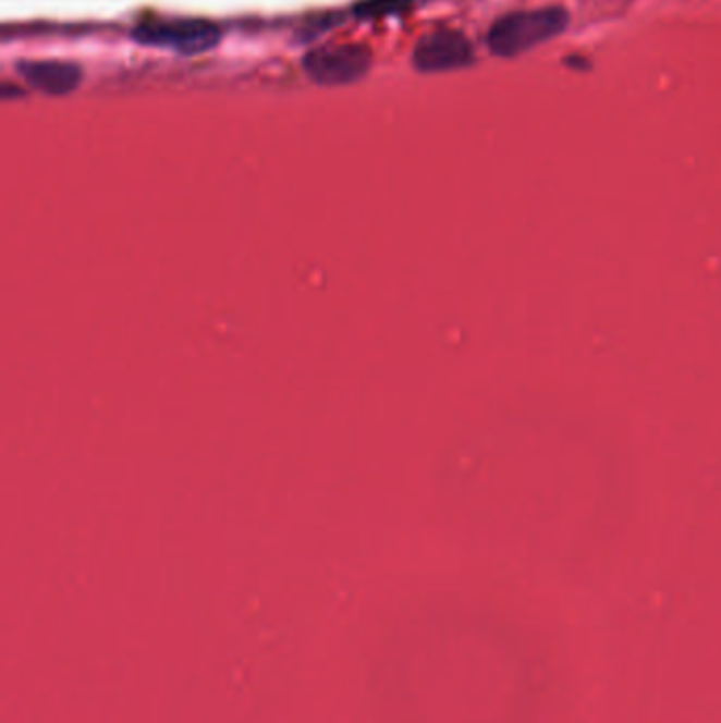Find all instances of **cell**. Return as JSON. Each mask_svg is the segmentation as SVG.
<instances>
[{
  "instance_id": "1",
  "label": "cell",
  "mask_w": 721,
  "mask_h": 723,
  "mask_svg": "<svg viewBox=\"0 0 721 723\" xmlns=\"http://www.w3.org/2000/svg\"><path fill=\"white\" fill-rule=\"evenodd\" d=\"M570 24V15L561 7H541L508 13L489 28L487 45L491 53L502 58L521 56L550 38L559 37Z\"/></svg>"
},
{
  "instance_id": "2",
  "label": "cell",
  "mask_w": 721,
  "mask_h": 723,
  "mask_svg": "<svg viewBox=\"0 0 721 723\" xmlns=\"http://www.w3.org/2000/svg\"><path fill=\"white\" fill-rule=\"evenodd\" d=\"M134 38L143 45L195 56L212 49L220 33L206 20H150L134 30Z\"/></svg>"
},
{
  "instance_id": "3",
  "label": "cell",
  "mask_w": 721,
  "mask_h": 723,
  "mask_svg": "<svg viewBox=\"0 0 721 723\" xmlns=\"http://www.w3.org/2000/svg\"><path fill=\"white\" fill-rule=\"evenodd\" d=\"M303 69L316 83L347 85L356 83L370 69V53L358 45L314 49L303 58Z\"/></svg>"
},
{
  "instance_id": "4",
  "label": "cell",
  "mask_w": 721,
  "mask_h": 723,
  "mask_svg": "<svg viewBox=\"0 0 721 723\" xmlns=\"http://www.w3.org/2000/svg\"><path fill=\"white\" fill-rule=\"evenodd\" d=\"M474 49L468 38L455 30H440L421 38L413 51V64L421 73H447L472 64Z\"/></svg>"
},
{
  "instance_id": "5",
  "label": "cell",
  "mask_w": 721,
  "mask_h": 723,
  "mask_svg": "<svg viewBox=\"0 0 721 723\" xmlns=\"http://www.w3.org/2000/svg\"><path fill=\"white\" fill-rule=\"evenodd\" d=\"M20 74L40 91L62 96L73 91L74 87L81 83V69L69 64V62H58V60H38V62H22L17 66Z\"/></svg>"
},
{
  "instance_id": "6",
  "label": "cell",
  "mask_w": 721,
  "mask_h": 723,
  "mask_svg": "<svg viewBox=\"0 0 721 723\" xmlns=\"http://www.w3.org/2000/svg\"><path fill=\"white\" fill-rule=\"evenodd\" d=\"M408 4H411V0H364L354 7V13L362 20H372V17L402 13Z\"/></svg>"
}]
</instances>
